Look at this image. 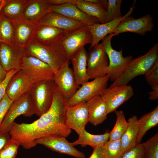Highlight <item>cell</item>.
<instances>
[{
  "instance_id": "cell-29",
  "label": "cell",
  "mask_w": 158,
  "mask_h": 158,
  "mask_svg": "<svg viewBox=\"0 0 158 158\" xmlns=\"http://www.w3.org/2000/svg\"><path fill=\"white\" fill-rule=\"evenodd\" d=\"M140 129L136 145L141 143L142 139L146 132L158 125V106L151 111L144 114L138 119Z\"/></svg>"
},
{
  "instance_id": "cell-35",
  "label": "cell",
  "mask_w": 158,
  "mask_h": 158,
  "mask_svg": "<svg viewBox=\"0 0 158 158\" xmlns=\"http://www.w3.org/2000/svg\"><path fill=\"white\" fill-rule=\"evenodd\" d=\"M106 10V23L122 17L121 11V0H108Z\"/></svg>"
},
{
  "instance_id": "cell-33",
  "label": "cell",
  "mask_w": 158,
  "mask_h": 158,
  "mask_svg": "<svg viewBox=\"0 0 158 158\" xmlns=\"http://www.w3.org/2000/svg\"><path fill=\"white\" fill-rule=\"evenodd\" d=\"M104 158H120L123 154L121 139L108 141L102 146Z\"/></svg>"
},
{
  "instance_id": "cell-34",
  "label": "cell",
  "mask_w": 158,
  "mask_h": 158,
  "mask_svg": "<svg viewBox=\"0 0 158 158\" xmlns=\"http://www.w3.org/2000/svg\"><path fill=\"white\" fill-rule=\"evenodd\" d=\"M142 144L144 149V158H158V132Z\"/></svg>"
},
{
  "instance_id": "cell-32",
  "label": "cell",
  "mask_w": 158,
  "mask_h": 158,
  "mask_svg": "<svg viewBox=\"0 0 158 158\" xmlns=\"http://www.w3.org/2000/svg\"><path fill=\"white\" fill-rule=\"evenodd\" d=\"M116 119L115 124L110 133L109 141H113L121 139L128 125L124 111L122 110L115 111Z\"/></svg>"
},
{
  "instance_id": "cell-14",
  "label": "cell",
  "mask_w": 158,
  "mask_h": 158,
  "mask_svg": "<svg viewBox=\"0 0 158 158\" xmlns=\"http://www.w3.org/2000/svg\"><path fill=\"white\" fill-rule=\"evenodd\" d=\"M36 145H43L57 152L76 158H85L84 154L75 148L66 138L58 135H50L37 139Z\"/></svg>"
},
{
  "instance_id": "cell-13",
  "label": "cell",
  "mask_w": 158,
  "mask_h": 158,
  "mask_svg": "<svg viewBox=\"0 0 158 158\" xmlns=\"http://www.w3.org/2000/svg\"><path fill=\"white\" fill-rule=\"evenodd\" d=\"M69 63L54 72L53 80L63 96L67 101L74 95L79 88L76 83L73 69Z\"/></svg>"
},
{
  "instance_id": "cell-38",
  "label": "cell",
  "mask_w": 158,
  "mask_h": 158,
  "mask_svg": "<svg viewBox=\"0 0 158 158\" xmlns=\"http://www.w3.org/2000/svg\"><path fill=\"white\" fill-rule=\"evenodd\" d=\"M144 154L143 145L140 143L123 153L120 158H144Z\"/></svg>"
},
{
  "instance_id": "cell-28",
  "label": "cell",
  "mask_w": 158,
  "mask_h": 158,
  "mask_svg": "<svg viewBox=\"0 0 158 158\" xmlns=\"http://www.w3.org/2000/svg\"><path fill=\"white\" fill-rule=\"evenodd\" d=\"M75 5L85 13L96 18L101 23H106V10L100 5L87 0H78Z\"/></svg>"
},
{
  "instance_id": "cell-1",
  "label": "cell",
  "mask_w": 158,
  "mask_h": 158,
  "mask_svg": "<svg viewBox=\"0 0 158 158\" xmlns=\"http://www.w3.org/2000/svg\"><path fill=\"white\" fill-rule=\"evenodd\" d=\"M67 107V101L56 85L49 109L31 123L14 121L9 132L11 138L18 141L24 149H29L37 145L35 141L40 138L53 135L67 137L71 132L66 121Z\"/></svg>"
},
{
  "instance_id": "cell-40",
  "label": "cell",
  "mask_w": 158,
  "mask_h": 158,
  "mask_svg": "<svg viewBox=\"0 0 158 158\" xmlns=\"http://www.w3.org/2000/svg\"><path fill=\"white\" fill-rule=\"evenodd\" d=\"M19 70H13L8 72L5 79L0 83V102L6 93V88L10 79Z\"/></svg>"
},
{
  "instance_id": "cell-27",
  "label": "cell",
  "mask_w": 158,
  "mask_h": 158,
  "mask_svg": "<svg viewBox=\"0 0 158 158\" xmlns=\"http://www.w3.org/2000/svg\"><path fill=\"white\" fill-rule=\"evenodd\" d=\"M78 135V139L71 143L73 146L80 145L82 147L89 145L93 149L102 146L109 138V133L107 132L102 134L94 135L87 132L85 129Z\"/></svg>"
},
{
  "instance_id": "cell-6",
  "label": "cell",
  "mask_w": 158,
  "mask_h": 158,
  "mask_svg": "<svg viewBox=\"0 0 158 158\" xmlns=\"http://www.w3.org/2000/svg\"><path fill=\"white\" fill-rule=\"evenodd\" d=\"M109 80L108 76L106 75L83 83L67 101V106L71 107L86 102L95 97L100 96L102 92L107 88Z\"/></svg>"
},
{
  "instance_id": "cell-9",
  "label": "cell",
  "mask_w": 158,
  "mask_h": 158,
  "mask_svg": "<svg viewBox=\"0 0 158 158\" xmlns=\"http://www.w3.org/2000/svg\"><path fill=\"white\" fill-rule=\"evenodd\" d=\"M133 95L132 87L126 85L109 87L104 90L100 96L106 105L108 114L116 111Z\"/></svg>"
},
{
  "instance_id": "cell-23",
  "label": "cell",
  "mask_w": 158,
  "mask_h": 158,
  "mask_svg": "<svg viewBox=\"0 0 158 158\" xmlns=\"http://www.w3.org/2000/svg\"><path fill=\"white\" fill-rule=\"evenodd\" d=\"M88 52L84 47L79 50L70 59L77 84L79 86L90 80L87 72Z\"/></svg>"
},
{
  "instance_id": "cell-21",
  "label": "cell",
  "mask_w": 158,
  "mask_h": 158,
  "mask_svg": "<svg viewBox=\"0 0 158 158\" xmlns=\"http://www.w3.org/2000/svg\"><path fill=\"white\" fill-rule=\"evenodd\" d=\"M38 23L39 25L52 26L68 32L86 26L81 22L51 11L45 15Z\"/></svg>"
},
{
  "instance_id": "cell-37",
  "label": "cell",
  "mask_w": 158,
  "mask_h": 158,
  "mask_svg": "<svg viewBox=\"0 0 158 158\" xmlns=\"http://www.w3.org/2000/svg\"><path fill=\"white\" fill-rule=\"evenodd\" d=\"M147 83L151 86L158 85V61L144 74Z\"/></svg>"
},
{
  "instance_id": "cell-11",
  "label": "cell",
  "mask_w": 158,
  "mask_h": 158,
  "mask_svg": "<svg viewBox=\"0 0 158 158\" xmlns=\"http://www.w3.org/2000/svg\"><path fill=\"white\" fill-rule=\"evenodd\" d=\"M92 41L88 26H85L68 32L61 45L70 59L79 50L87 44H91Z\"/></svg>"
},
{
  "instance_id": "cell-39",
  "label": "cell",
  "mask_w": 158,
  "mask_h": 158,
  "mask_svg": "<svg viewBox=\"0 0 158 158\" xmlns=\"http://www.w3.org/2000/svg\"><path fill=\"white\" fill-rule=\"evenodd\" d=\"M13 102L5 93L0 102V128L3 120Z\"/></svg>"
},
{
  "instance_id": "cell-43",
  "label": "cell",
  "mask_w": 158,
  "mask_h": 158,
  "mask_svg": "<svg viewBox=\"0 0 158 158\" xmlns=\"http://www.w3.org/2000/svg\"><path fill=\"white\" fill-rule=\"evenodd\" d=\"M89 158H104L102 146H99L93 149V152Z\"/></svg>"
},
{
  "instance_id": "cell-44",
  "label": "cell",
  "mask_w": 158,
  "mask_h": 158,
  "mask_svg": "<svg viewBox=\"0 0 158 158\" xmlns=\"http://www.w3.org/2000/svg\"><path fill=\"white\" fill-rule=\"evenodd\" d=\"M152 90L149 93V99L155 101L158 98V85L151 86Z\"/></svg>"
},
{
  "instance_id": "cell-10",
  "label": "cell",
  "mask_w": 158,
  "mask_h": 158,
  "mask_svg": "<svg viewBox=\"0 0 158 158\" xmlns=\"http://www.w3.org/2000/svg\"><path fill=\"white\" fill-rule=\"evenodd\" d=\"M22 70L34 82L53 80L54 71L49 65L34 57L25 54Z\"/></svg>"
},
{
  "instance_id": "cell-41",
  "label": "cell",
  "mask_w": 158,
  "mask_h": 158,
  "mask_svg": "<svg viewBox=\"0 0 158 158\" xmlns=\"http://www.w3.org/2000/svg\"><path fill=\"white\" fill-rule=\"evenodd\" d=\"M11 139L9 132L0 131V151Z\"/></svg>"
},
{
  "instance_id": "cell-36",
  "label": "cell",
  "mask_w": 158,
  "mask_h": 158,
  "mask_svg": "<svg viewBox=\"0 0 158 158\" xmlns=\"http://www.w3.org/2000/svg\"><path fill=\"white\" fill-rule=\"evenodd\" d=\"M20 145L18 141L11 138L0 151V158H15Z\"/></svg>"
},
{
  "instance_id": "cell-12",
  "label": "cell",
  "mask_w": 158,
  "mask_h": 158,
  "mask_svg": "<svg viewBox=\"0 0 158 158\" xmlns=\"http://www.w3.org/2000/svg\"><path fill=\"white\" fill-rule=\"evenodd\" d=\"M154 26L153 18L149 13L138 18L128 16L120 22L113 32L115 35L130 32L143 36L151 31Z\"/></svg>"
},
{
  "instance_id": "cell-42",
  "label": "cell",
  "mask_w": 158,
  "mask_h": 158,
  "mask_svg": "<svg viewBox=\"0 0 158 158\" xmlns=\"http://www.w3.org/2000/svg\"><path fill=\"white\" fill-rule=\"evenodd\" d=\"M50 6L59 5L67 4H75L78 0H46Z\"/></svg>"
},
{
  "instance_id": "cell-47",
  "label": "cell",
  "mask_w": 158,
  "mask_h": 158,
  "mask_svg": "<svg viewBox=\"0 0 158 158\" xmlns=\"http://www.w3.org/2000/svg\"><path fill=\"white\" fill-rule=\"evenodd\" d=\"M3 0H0V6Z\"/></svg>"
},
{
  "instance_id": "cell-22",
  "label": "cell",
  "mask_w": 158,
  "mask_h": 158,
  "mask_svg": "<svg viewBox=\"0 0 158 158\" xmlns=\"http://www.w3.org/2000/svg\"><path fill=\"white\" fill-rule=\"evenodd\" d=\"M133 11V8L131 7L128 12L121 18L104 23H99L89 26L92 36V41L89 50H91L108 34L112 33L120 22L126 17L130 16Z\"/></svg>"
},
{
  "instance_id": "cell-18",
  "label": "cell",
  "mask_w": 158,
  "mask_h": 158,
  "mask_svg": "<svg viewBox=\"0 0 158 158\" xmlns=\"http://www.w3.org/2000/svg\"><path fill=\"white\" fill-rule=\"evenodd\" d=\"M68 33L52 26L38 24L33 39L44 45L57 47L61 45Z\"/></svg>"
},
{
  "instance_id": "cell-25",
  "label": "cell",
  "mask_w": 158,
  "mask_h": 158,
  "mask_svg": "<svg viewBox=\"0 0 158 158\" xmlns=\"http://www.w3.org/2000/svg\"><path fill=\"white\" fill-rule=\"evenodd\" d=\"M89 115V122L95 126L102 123L108 114L106 105L100 96L86 102Z\"/></svg>"
},
{
  "instance_id": "cell-46",
  "label": "cell",
  "mask_w": 158,
  "mask_h": 158,
  "mask_svg": "<svg viewBox=\"0 0 158 158\" xmlns=\"http://www.w3.org/2000/svg\"><path fill=\"white\" fill-rule=\"evenodd\" d=\"M5 3V0H3L0 6V13L1 12V9L3 6L4 5Z\"/></svg>"
},
{
  "instance_id": "cell-24",
  "label": "cell",
  "mask_w": 158,
  "mask_h": 158,
  "mask_svg": "<svg viewBox=\"0 0 158 158\" xmlns=\"http://www.w3.org/2000/svg\"><path fill=\"white\" fill-rule=\"evenodd\" d=\"M50 11V6L46 0H27L22 15L28 20L38 23Z\"/></svg>"
},
{
  "instance_id": "cell-19",
  "label": "cell",
  "mask_w": 158,
  "mask_h": 158,
  "mask_svg": "<svg viewBox=\"0 0 158 158\" xmlns=\"http://www.w3.org/2000/svg\"><path fill=\"white\" fill-rule=\"evenodd\" d=\"M15 45L24 48L32 40L38 24L25 18L22 15L12 20Z\"/></svg>"
},
{
  "instance_id": "cell-8",
  "label": "cell",
  "mask_w": 158,
  "mask_h": 158,
  "mask_svg": "<svg viewBox=\"0 0 158 158\" xmlns=\"http://www.w3.org/2000/svg\"><path fill=\"white\" fill-rule=\"evenodd\" d=\"M109 60L102 42L95 45L88 53L87 72L90 79L106 75Z\"/></svg>"
},
{
  "instance_id": "cell-17",
  "label": "cell",
  "mask_w": 158,
  "mask_h": 158,
  "mask_svg": "<svg viewBox=\"0 0 158 158\" xmlns=\"http://www.w3.org/2000/svg\"><path fill=\"white\" fill-rule=\"evenodd\" d=\"M65 119L68 126L75 130L78 135L85 129L89 122V115L86 102L68 107L65 113Z\"/></svg>"
},
{
  "instance_id": "cell-26",
  "label": "cell",
  "mask_w": 158,
  "mask_h": 158,
  "mask_svg": "<svg viewBox=\"0 0 158 158\" xmlns=\"http://www.w3.org/2000/svg\"><path fill=\"white\" fill-rule=\"evenodd\" d=\"M127 121L128 126L121 138L123 153L136 145L139 131V123L137 116H133Z\"/></svg>"
},
{
  "instance_id": "cell-15",
  "label": "cell",
  "mask_w": 158,
  "mask_h": 158,
  "mask_svg": "<svg viewBox=\"0 0 158 158\" xmlns=\"http://www.w3.org/2000/svg\"><path fill=\"white\" fill-rule=\"evenodd\" d=\"M24 48L15 45L11 46L1 43L0 45V61L7 72L13 70L21 69L25 55Z\"/></svg>"
},
{
  "instance_id": "cell-4",
  "label": "cell",
  "mask_w": 158,
  "mask_h": 158,
  "mask_svg": "<svg viewBox=\"0 0 158 158\" xmlns=\"http://www.w3.org/2000/svg\"><path fill=\"white\" fill-rule=\"evenodd\" d=\"M114 36L115 35L112 33L102 40V42L109 60L106 74L108 76L109 80L113 82L122 75L133 59V56L131 55L123 57L122 49L120 51H117L113 48L111 44V40Z\"/></svg>"
},
{
  "instance_id": "cell-30",
  "label": "cell",
  "mask_w": 158,
  "mask_h": 158,
  "mask_svg": "<svg viewBox=\"0 0 158 158\" xmlns=\"http://www.w3.org/2000/svg\"><path fill=\"white\" fill-rule=\"evenodd\" d=\"M0 43L11 46L15 45L14 28L13 20L0 13Z\"/></svg>"
},
{
  "instance_id": "cell-3",
  "label": "cell",
  "mask_w": 158,
  "mask_h": 158,
  "mask_svg": "<svg viewBox=\"0 0 158 158\" xmlns=\"http://www.w3.org/2000/svg\"><path fill=\"white\" fill-rule=\"evenodd\" d=\"M158 61V44H155L145 54L132 59L122 75L110 86L127 85L138 76L144 75Z\"/></svg>"
},
{
  "instance_id": "cell-7",
  "label": "cell",
  "mask_w": 158,
  "mask_h": 158,
  "mask_svg": "<svg viewBox=\"0 0 158 158\" xmlns=\"http://www.w3.org/2000/svg\"><path fill=\"white\" fill-rule=\"evenodd\" d=\"M34 114L32 102L29 93H27L13 102L3 120L0 131L9 132L15 120L20 115L30 117Z\"/></svg>"
},
{
  "instance_id": "cell-5",
  "label": "cell",
  "mask_w": 158,
  "mask_h": 158,
  "mask_svg": "<svg viewBox=\"0 0 158 158\" xmlns=\"http://www.w3.org/2000/svg\"><path fill=\"white\" fill-rule=\"evenodd\" d=\"M55 84L53 80L34 82L29 92L35 114L39 117L46 112L52 103Z\"/></svg>"
},
{
  "instance_id": "cell-16",
  "label": "cell",
  "mask_w": 158,
  "mask_h": 158,
  "mask_svg": "<svg viewBox=\"0 0 158 158\" xmlns=\"http://www.w3.org/2000/svg\"><path fill=\"white\" fill-rule=\"evenodd\" d=\"M34 82L29 76L21 69L10 79L6 88V93L13 102L29 93Z\"/></svg>"
},
{
  "instance_id": "cell-48",
  "label": "cell",
  "mask_w": 158,
  "mask_h": 158,
  "mask_svg": "<svg viewBox=\"0 0 158 158\" xmlns=\"http://www.w3.org/2000/svg\"><path fill=\"white\" fill-rule=\"evenodd\" d=\"M1 44V43H0V44Z\"/></svg>"
},
{
  "instance_id": "cell-31",
  "label": "cell",
  "mask_w": 158,
  "mask_h": 158,
  "mask_svg": "<svg viewBox=\"0 0 158 158\" xmlns=\"http://www.w3.org/2000/svg\"><path fill=\"white\" fill-rule=\"evenodd\" d=\"M27 0H5L1 11V13L11 20L22 15Z\"/></svg>"
},
{
  "instance_id": "cell-2",
  "label": "cell",
  "mask_w": 158,
  "mask_h": 158,
  "mask_svg": "<svg viewBox=\"0 0 158 158\" xmlns=\"http://www.w3.org/2000/svg\"><path fill=\"white\" fill-rule=\"evenodd\" d=\"M26 55L36 57L49 65L55 72L69 63L70 59L61 45H44L33 39L24 48Z\"/></svg>"
},
{
  "instance_id": "cell-20",
  "label": "cell",
  "mask_w": 158,
  "mask_h": 158,
  "mask_svg": "<svg viewBox=\"0 0 158 158\" xmlns=\"http://www.w3.org/2000/svg\"><path fill=\"white\" fill-rule=\"evenodd\" d=\"M50 11L70 19L83 23L87 26L99 23L96 18L90 16L81 11L75 4H67L59 5L50 6Z\"/></svg>"
},
{
  "instance_id": "cell-45",
  "label": "cell",
  "mask_w": 158,
  "mask_h": 158,
  "mask_svg": "<svg viewBox=\"0 0 158 158\" xmlns=\"http://www.w3.org/2000/svg\"><path fill=\"white\" fill-rule=\"evenodd\" d=\"M7 73L3 68L0 61V83L5 79Z\"/></svg>"
}]
</instances>
